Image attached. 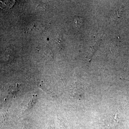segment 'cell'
Here are the masks:
<instances>
[{
    "mask_svg": "<svg viewBox=\"0 0 129 129\" xmlns=\"http://www.w3.org/2000/svg\"><path fill=\"white\" fill-rule=\"evenodd\" d=\"M37 98V95L35 94L33 95V97L30 100V102H29L28 104V109H30L32 108L34 106V104L36 103Z\"/></svg>",
    "mask_w": 129,
    "mask_h": 129,
    "instance_id": "obj_2",
    "label": "cell"
},
{
    "mask_svg": "<svg viewBox=\"0 0 129 129\" xmlns=\"http://www.w3.org/2000/svg\"><path fill=\"white\" fill-rule=\"evenodd\" d=\"M15 3L14 1H1V7L4 10H9Z\"/></svg>",
    "mask_w": 129,
    "mask_h": 129,
    "instance_id": "obj_1",
    "label": "cell"
}]
</instances>
